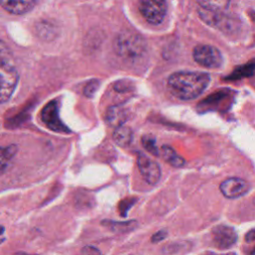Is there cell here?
Returning a JSON list of instances; mask_svg holds the SVG:
<instances>
[{
	"label": "cell",
	"mask_w": 255,
	"mask_h": 255,
	"mask_svg": "<svg viewBox=\"0 0 255 255\" xmlns=\"http://www.w3.org/2000/svg\"><path fill=\"white\" fill-rule=\"evenodd\" d=\"M139 10L143 17L151 24H161L166 14V2L158 0H144L139 4Z\"/></svg>",
	"instance_id": "obj_5"
},
{
	"label": "cell",
	"mask_w": 255,
	"mask_h": 255,
	"mask_svg": "<svg viewBox=\"0 0 255 255\" xmlns=\"http://www.w3.org/2000/svg\"><path fill=\"white\" fill-rule=\"evenodd\" d=\"M0 102H7L18 84V72L8 62H0Z\"/></svg>",
	"instance_id": "obj_3"
},
{
	"label": "cell",
	"mask_w": 255,
	"mask_h": 255,
	"mask_svg": "<svg viewBox=\"0 0 255 255\" xmlns=\"http://www.w3.org/2000/svg\"><path fill=\"white\" fill-rule=\"evenodd\" d=\"M16 153H17L16 145H10L1 149V173L2 174L4 173L6 163L16 155Z\"/></svg>",
	"instance_id": "obj_16"
},
{
	"label": "cell",
	"mask_w": 255,
	"mask_h": 255,
	"mask_svg": "<svg viewBox=\"0 0 255 255\" xmlns=\"http://www.w3.org/2000/svg\"><path fill=\"white\" fill-rule=\"evenodd\" d=\"M115 51L127 64L136 66L144 62L148 55V46L139 33L124 31L115 40Z\"/></svg>",
	"instance_id": "obj_2"
},
{
	"label": "cell",
	"mask_w": 255,
	"mask_h": 255,
	"mask_svg": "<svg viewBox=\"0 0 255 255\" xmlns=\"http://www.w3.org/2000/svg\"><path fill=\"white\" fill-rule=\"evenodd\" d=\"M133 204H134V201H130V200L121 203L119 209H120V212H121L122 216L125 217V216L127 215V212H128V210L131 209V207L133 206Z\"/></svg>",
	"instance_id": "obj_18"
},
{
	"label": "cell",
	"mask_w": 255,
	"mask_h": 255,
	"mask_svg": "<svg viewBox=\"0 0 255 255\" xmlns=\"http://www.w3.org/2000/svg\"><path fill=\"white\" fill-rule=\"evenodd\" d=\"M14 255H30V254H26V253H24V252H17V253H15Z\"/></svg>",
	"instance_id": "obj_22"
},
{
	"label": "cell",
	"mask_w": 255,
	"mask_h": 255,
	"mask_svg": "<svg viewBox=\"0 0 255 255\" xmlns=\"http://www.w3.org/2000/svg\"><path fill=\"white\" fill-rule=\"evenodd\" d=\"M127 119H128L127 111L122 106L119 105L109 107L105 115V120L107 124L110 127L115 129L123 127Z\"/></svg>",
	"instance_id": "obj_10"
},
{
	"label": "cell",
	"mask_w": 255,
	"mask_h": 255,
	"mask_svg": "<svg viewBox=\"0 0 255 255\" xmlns=\"http://www.w3.org/2000/svg\"><path fill=\"white\" fill-rule=\"evenodd\" d=\"M102 224L116 233H126V232H130L136 229L137 221L130 220V221L119 222V221L104 220L102 222Z\"/></svg>",
	"instance_id": "obj_13"
},
{
	"label": "cell",
	"mask_w": 255,
	"mask_h": 255,
	"mask_svg": "<svg viewBox=\"0 0 255 255\" xmlns=\"http://www.w3.org/2000/svg\"><path fill=\"white\" fill-rule=\"evenodd\" d=\"M221 193L228 198H238L246 194L250 188L249 184L238 178H230L223 181L220 185Z\"/></svg>",
	"instance_id": "obj_9"
},
{
	"label": "cell",
	"mask_w": 255,
	"mask_h": 255,
	"mask_svg": "<svg viewBox=\"0 0 255 255\" xmlns=\"http://www.w3.org/2000/svg\"><path fill=\"white\" fill-rule=\"evenodd\" d=\"M99 86H100V81H99V80H95V79H94V80L90 81V82L86 85V87L84 88V94H85V96H87V97H93L94 94L96 93V91L98 90Z\"/></svg>",
	"instance_id": "obj_17"
},
{
	"label": "cell",
	"mask_w": 255,
	"mask_h": 255,
	"mask_svg": "<svg viewBox=\"0 0 255 255\" xmlns=\"http://www.w3.org/2000/svg\"><path fill=\"white\" fill-rule=\"evenodd\" d=\"M210 82L207 73L194 71H179L167 79V87L176 98L183 101H190L201 96Z\"/></svg>",
	"instance_id": "obj_1"
},
{
	"label": "cell",
	"mask_w": 255,
	"mask_h": 255,
	"mask_svg": "<svg viewBox=\"0 0 255 255\" xmlns=\"http://www.w3.org/2000/svg\"><path fill=\"white\" fill-rule=\"evenodd\" d=\"M245 241L246 242H252L255 241V230H252L248 232L245 235Z\"/></svg>",
	"instance_id": "obj_20"
},
{
	"label": "cell",
	"mask_w": 255,
	"mask_h": 255,
	"mask_svg": "<svg viewBox=\"0 0 255 255\" xmlns=\"http://www.w3.org/2000/svg\"><path fill=\"white\" fill-rule=\"evenodd\" d=\"M166 236H167V232H166L165 231H160V232H156V233L152 236L151 240H152L153 243H158V242L163 240Z\"/></svg>",
	"instance_id": "obj_19"
},
{
	"label": "cell",
	"mask_w": 255,
	"mask_h": 255,
	"mask_svg": "<svg viewBox=\"0 0 255 255\" xmlns=\"http://www.w3.org/2000/svg\"><path fill=\"white\" fill-rule=\"evenodd\" d=\"M113 139L115 143L120 147H127L131 144L133 139V131L129 127H120L115 129L114 134H113Z\"/></svg>",
	"instance_id": "obj_14"
},
{
	"label": "cell",
	"mask_w": 255,
	"mask_h": 255,
	"mask_svg": "<svg viewBox=\"0 0 255 255\" xmlns=\"http://www.w3.org/2000/svg\"><path fill=\"white\" fill-rule=\"evenodd\" d=\"M212 241L219 249H229L236 243L237 233L231 226L218 225L212 231Z\"/></svg>",
	"instance_id": "obj_8"
},
{
	"label": "cell",
	"mask_w": 255,
	"mask_h": 255,
	"mask_svg": "<svg viewBox=\"0 0 255 255\" xmlns=\"http://www.w3.org/2000/svg\"><path fill=\"white\" fill-rule=\"evenodd\" d=\"M194 61L209 69H217L223 63L221 52L211 45H197L192 52Z\"/></svg>",
	"instance_id": "obj_4"
},
{
	"label": "cell",
	"mask_w": 255,
	"mask_h": 255,
	"mask_svg": "<svg viewBox=\"0 0 255 255\" xmlns=\"http://www.w3.org/2000/svg\"><path fill=\"white\" fill-rule=\"evenodd\" d=\"M160 153H161V157L163 159V161L174 167H182L185 163V161L184 158H182L173 148L168 147L166 145H163L161 147Z\"/></svg>",
	"instance_id": "obj_12"
},
{
	"label": "cell",
	"mask_w": 255,
	"mask_h": 255,
	"mask_svg": "<svg viewBox=\"0 0 255 255\" xmlns=\"http://www.w3.org/2000/svg\"><path fill=\"white\" fill-rule=\"evenodd\" d=\"M42 122L54 132L69 133L70 131L63 124L59 116V105L57 101H51L48 103L41 112Z\"/></svg>",
	"instance_id": "obj_6"
},
{
	"label": "cell",
	"mask_w": 255,
	"mask_h": 255,
	"mask_svg": "<svg viewBox=\"0 0 255 255\" xmlns=\"http://www.w3.org/2000/svg\"><path fill=\"white\" fill-rule=\"evenodd\" d=\"M250 255H255V247L252 249V251H251V253H250Z\"/></svg>",
	"instance_id": "obj_23"
},
{
	"label": "cell",
	"mask_w": 255,
	"mask_h": 255,
	"mask_svg": "<svg viewBox=\"0 0 255 255\" xmlns=\"http://www.w3.org/2000/svg\"><path fill=\"white\" fill-rule=\"evenodd\" d=\"M137 162L140 175L149 185H156L160 181L162 171L157 162L151 160L145 154L139 153Z\"/></svg>",
	"instance_id": "obj_7"
},
{
	"label": "cell",
	"mask_w": 255,
	"mask_h": 255,
	"mask_svg": "<svg viewBox=\"0 0 255 255\" xmlns=\"http://www.w3.org/2000/svg\"><path fill=\"white\" fill-rule=\"evenodd\" d=\"M36 3V1H2L1 6L11 14L21 15L32 10Z\"/></svg>",
	"instance_id": "obj_11"
},
{
	"label": "cell",
	"mask_w": 255,
	"mask_h": 255,
	"mask_svg": "<svg viewBox=\"0 0 255 255\" xmlns=\"http://www.w3.org/2000/svg\"><path fill=\"white\" fill-rule=\"evenodd\" d=\"M141 144H143L144 148L149 153H151L152 155H154L156 157L161 156L160 149L157 146L156 139H155V137L153 135H145V136H143V138H141Z\"/></svg>",
	"instance_id": "obj_15"
},
{
	"label": "cell",
	"mask_w": 255,
	"mask_h": 255,
	"mask_svg": "<svg viewBox=\"0 0 255 255\" xmlns=\"http://www.w3.org/2000/svg\"><path fill=\"white\" fill-rule=\"evenodd\" d=\"M85 249H87V250H89V251H84V252H86L87 254H93V255H100V252H99V250H98V249H96V248H92V247H87V248H85Z\"/></svg>",
	"instance_id": "obj_21"
}]
</instances>
